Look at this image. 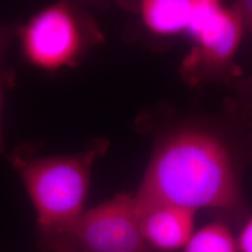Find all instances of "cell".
I'll use <instances>...</instances> for the list:
<instances>
[{"label": "cell", "instance_id": "cell-1", "mask_svg": "<svg viewBox=\"0 0 252 252\" xmlns=\"http://www.w3.org/2000/svg\"><path fill=\"white\" fill-rule=\"evenodd\" d=\"M135 197L195 213L232 209L239 202V188L231 153L207 131L175 132L156 147Z\"/></svg>", "mask_w": 252, "mask_h": 252}, {"label": "cell", "instance_id": "cell-2", "mask_svg": "<svg viewBox=\"0 0 252 252\" xmlns=\"http://www.w3.org/2000/svg\"><path fill=\"white\" fill-rule=\"evenodd\" d=\"M102 148L43 158L29 159L19 153L11 156L47 240L66 236L84 213L92 165Z\"/></svg>", "mask_w": 252, "mask_h": 252}, {"label": "cell", "instance_id": "cell-3", "mask_svg": "<svg viewBox=\"0 0 252 252\" xmlns=\"http://www.w3.org/2000/svg\"><path fill=\"white\" fill-rule=\"evenodd\" d=\"M17 34L28 63L55 71L78 63L94 31L71 5L55 3L34 14Z\"/></svg>", "mask_w": 252, "mask_h": 252}, {"label": "cell", "instance_id": "cell-4", "mask_svg": "<svg viewBox=\"0 0 252 252\" xmlns=\"http://www.w3.org/2000/svg\"><path fill=\"white\" fill-rule=\"evenodd\" d=\"M67 237L78 252H148L135 195L119 193L84 212Z\"/></svg>", "mask_w": 252, "mask_h": 252}, {"label": "cell", "instance_id": "cell-5", "mask_svg": "<svg viewBox=\"0 0 252 252\" xmlns=\"http://www.w3.org/2000/svg\"><path fill=\"white\" fill-rule=\"evenodd\" d=\"M189 34L196 44L197 62L207 69L218 70L232 62L245 28L234 5L225 7L217 1L203 0Z\"/></svg>", "mask_w": 252, "mask_h": 252}, {"label": "cell", "instance_id": "cell-6", "mask_svg": "<svg viewBox=\"0 0 252 252\" xmlns=\"http://www.w3.org/2000/svg\"><path fill=\"white\" fill-rule=\"evenodd\" d=\"M136 202L141 232L148 246L164 252L185 247L194 233L195 212L167 204Z\"/></svg>", "mask_w": 252, "mask_h": 252}, {"label": "cell", "instance_id": "cell-7", "mask_svg": "<svg viewBox=\"0 0 252 252\" xmlns=\"http://www.w3.org/2000/svg\"><path fill=\"white\" fill-rule=\"evenodd\" d=\"M203 0H146L140 4L145 26L160 36L189 33Z\"/></svg>", "mask_w": 252, "mask_h": 252}, {"label": "cell", "instance_id": "cell-8", "mask_svg": "<svg viewBox=\"0 0 252 252\" xmlns=\"http://www.w3.org/2000/svg\"><path fill=\"white\" fill-rule=\"evenodd\" d=\"M183 252H239L234 234L225 224L213 222L190 236Z\"/></svg>", "mask_w": 252, "mask_h": 252}, {"label": "cell", "instance_id": "cell-9", "mask_svg": "<svg viewBox=\"0 0 252 252\" xmlns=\"http://www.w3.org/2000/svg\"><path fill=\"white\" fill-rule=\"evenodd\" d=\"M17 34V30L0 24V82L4 87H12L16 76L9 63L10 46Z\"/></svg>", "mask_w": 252, "mask_h": 252}, {"label": "cell", "instance_id": "cell-10", "mask_svg": "<svg viewBox=\"0 0 252 252\" xmlns=\"http://www.w3.org/2000/svg\"><path fill=\"white\" fill-rule=\"evenodd\" d=\"M235 9L238 10V12L241 15V18L243 21L245 32H248L252 38V0H242L237 1L233 4ZM247 91L248 94H250V99L252 101V74L247 81Z\"/></svg>", "mask_w": 252, "mask_h": 252}, {"label": "cell", "instance_id": "cell-11", "mask_svg": "<svg viewBox=\"0 0 252 252\" xmlns=\"http://www.w3.org/2000/svg\"><path fill=\"white\" fill-rule=\"evenodd\" d=\"M236 241L238 252H252V218L244 226Z\"/></svg>", "mask_w": 252, "mask_h": 252}, {"label": "cell", "instance_id": "cell-12", "mask_svg": "<svg viewBox=\"0 0 252 252\" xmlns=\"http://www.w3.org/2000/svg\"><path fill=\"white\" fill-rule=\"evenodd\" d=\"M54 252H78L74 244L67 237H58L47 240Z\"/></svg>", "mask_w": 252, "mask_h": 252}, {"label": "cell", "instance_id": "cell-13", "mask_svg": "<svg viewBox=\"0 0 252 252\" xmlns=\"http://www.w3.org/2000/svg\"><path fill=\"white\" fill-rule=\"evenodd\" d=\"M3 84L0 82V153L7 155V152L5 149V143H4V136H3V130H2V125H1V109H2V88Z\"/></svg>", "mask_w": 252, "mask_h": 252}]
</instances>
